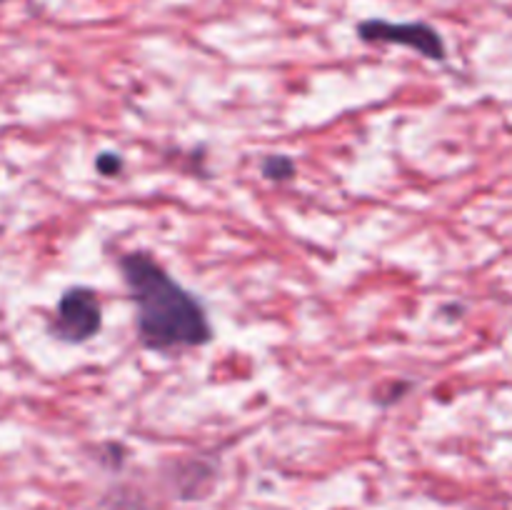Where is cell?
Segmentation results:
<instances>
[{"label":"cell","instance_id":"obj_1","mask_svg":"<svg viewBox=\"0 0 512 510\" xmlns=\"http://www.w3.org/2000/svg\"><path fill=\"white\" fill-rule=\"evenodd\" d=\"M118 268L135 305V333L145 350L175 353L203 348L213 340V325L203 303L158 260L135 250L120 255Z\"/></svg>","mask_w":512,"mask_h":510},{"label":"cell","instance_id":"obj_4","mask_svg":"<svg viewBox=\"0 0 512 510\" xmlns=\"http://www.w3.org/2000/svg\"><path fill=\"white\" fill-rule=\"evenodd\" d=\"M260 173L268 180H275V183H285L295 175V160L288 158V155H268L260 163Z\"/></svg>","mask_w":512,"mask_h":510},{"label":"cell","instance_id":"obj_3","mask_svg":"<svg viewBox=\"0 0 512 510\" xmlns=\"http://www.w3.org/2000/svg\"><path fill=\"white\" fill-rule=\"evenodd\" d=\"M358 38L363 43H385V45H403V48L415 50L428 60H445L448 48L438 30L425 20H405V23H393L385 18H370L358 23Z\"/></svg>","mask_w":512,"mask_h":510},{"label":"cell","instance_id":"obj_2","mask_svg":"<svg viewBox=\"0 0 512 510\" xmlns=\"http://www.w3.org/2000/svg\"><path fill=\"white\" fill-rule=\"evenodd\" d=\"M103 328V308L98 293L85 285H73L63 290L55 315L48 323V333L68 345H80L93 340Z\"/></svg>","mask_w":512,"mask_h":510},{"label":"cell","instance_id":"obj_6","mask_svg":"<svg viewBox=\"0 0 512 510\" xmlns=\"http://www.w3.org/2000/svg\"><path fill=\"white\" fill-rule=\"evenodd\" d=\"M0 3H3V0H0Z\"/></svg>","mask_w":512,"mask_h":510},{"label":"cell","instance_id":"obj_5","mask_svg":"<svg viewBox=\"0 0 512 510\" xmlns=\"http://www.w3.org/2000/svg\"><path fill=\"white\" fill-rule=\"evenodd\" d=\"M95 168H98L100 175H118L120 170H123V155L105 150V153H100L98 160H95Z\"/></svg>","mask_w":512,"mask_h":510}]
</instances>
